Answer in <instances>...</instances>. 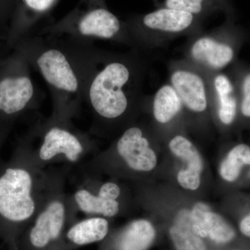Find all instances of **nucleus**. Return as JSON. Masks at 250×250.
<instances>
[{"mask_svg":"<svg viewBox=\"0 0 250 250\" xmlns=\"http://www.w3.org/2000/svg\"><path fill=\"white\" fill-rule=\"evenodd\" d=\"M146 72L136 49L129 53L94 49L83 94L92 117L91 134L105 136L133 123L143 101Z\"/></svg>","mask_w":250,"mask_h":250,"instance_id":"f257e3e1","label":"nucleus"},{"mask_svg":"<svg viewBox=\"0 0 250 250\" xmlns=\"http://www.w3.org/2000/svg\"><path fill=\"white\" fill-rule=\"evenodd\" d=\"M94 49L90 42L37 33L20 39L11 48L22 53L48 85L52 113L72 121L83 103Z\"/></svg>","mask_w":250,"mask_h":250,"instance_id":"f03ea898","label":"nucleus"},{"mask_svg":"<svg viewBox=\"0 0 250 250\" xmlns=\"http://www.w3.org/2000/svg\"><path fill=\"white\" fill-rule=\"evenodd\" d=\"M70 169L41 167L24 141H18L11 159L0 165V238L7 249Z\"/></svg>","mask_w":250,"mask_h":250,"instance_id":"7ed1b4c3","label":"nucleus"},{"mask_svg":"<svg viewBox=\"0 0 250 250\" xmlns=\"http://www.w3.org/2000/svg\"><path fill=\"white\" fill-rule=\"evenodd\" d=\"M22 139L36 164L42 167L83 164L97 150L96 142L89 134L75 127L72 120L53 113L31 126Z\"/></svg>","mask_w":250,"mask_h":250,"instance_id":"20e7f679","label":"nucleus"},{"mask_svg":"<svg viewBox=\"0 0 250 250\" xmlns=\"http://www.w3.org/2000/svg\"><path fill=\"white\" fill-rule=\"evenodd\" d=\"M66 179L59 182L35 216L8 250H58L67 229L77 221V210Z\"/></svg>","mask_w":250,"mask_h":250,"instance_id":"39448f33","label":"nucleus"},{"mask_svg":"<svg viewBox=\"0 0 250 250\" xmlns=\"http://www.w3.org/2000/svg\"><path fill=\"white\" fill-rule=\"evenodd\" d=\"M37 34L63 36L80 42L109 41L132 47L126 22L109 11L107 6L81 0L76 7L55 22L41 28Z\"/></svg>","mask_w":250,"mask_h":250,"instance_id":"423d86ee","label":"nucleus"},{"mask_svg":"<svg viewBox=\"0 0 250 250\" xmlns=\"http://www.w3.org/2000/svg\"><path fill=\"white\" fill-rule=\"evenodd\" d=\"M147 134L142 125L131 123L110 149L95 154L82 164L83 173L100 176L125 170L131 174H141L154 170L157 156Z\"/></svg>","mask_w":250,"mask_h":250,"instance_id":"0eeeda50","label":"nucleus"},{"mask_svg":"<svg viewBox=\"0 0 250 250\" xmlns=\"http://www.w3.org/2000/svg\"><path fill=\"white\" fill-rule=\"evenodd\" d=\"M39 106V95L27 59L16 49L0 58V121L13 127Z\"/></svg>","mask_w":250,"mask_h":250,"instance_id":"6e6552de","label":"nucleus"},{"mask_svg":"<svg viewBox=\"0 0 250 250\" xmlns=\"http://www.w3.org/2000/svg\"><path fill=\"white\" fill-rule=\"evenodd\" d=\"M125 22L136 50L161 47L181 36L190 37L202 31L200 17L167 8L132 16Z\"/></svg>","mask_w":250,"mask_h":250,"instance_id":"1a4fd4ad","label":"nucleus"},{"mask_svg":"<svg viewBox=\"0 0 250 250\" xmlns=\"http://www.w3.org/2000/svg\"><path fill=\"white\" fill-rule=\"evenodd\" d=\"M229 27L190 36L184 47V59L208 72H221L235 58L236 45Z\"/></svg>","mask_w":250,"mask_h":250,"instance_id":"9d476101","label":"nucleus"},{"mask_svg":"<svg viewBox=\"0 0 250 250\" xmlns=\"http://www.w3.org/2000/svg\"><path fill=\"white\" fill-rule=\"evenodd\" d=\"M170 83L179 95L184 113L202 118L210 110L208 74L186 59L168 64Z\"/></svg>","mask_w":250,"mask_h":250,"instance_id":"9b49d317","label":"nucleus"},{"mask_svg":"<svg viewBox=\"0 0 250 250\" xmlns=\"http://www.w3.org/2000/svg\"><path fill=\"white\" fill-rule=\"evenodd\" d=\"M71 195L77 210L88 216L112 218L121 210L123 188L113 181H102L98 175L83 173Z\"/></svg>","mask_w":250,"mask_h":250,"instance_id":"f8f14e48","label":"nucleus"},{"mask_svg":"<svg viewBox=\"0 0 250 250\" xmlns=\"http://www.w3.org/2000/svg\"><path fill=\"white\" fill-rule=\"evenodd\" d=\"M59 0H18L11 25L6 46L11 50L20 39L32 34L36 27L49 17Z\"/></svg>","mask_w":250,"mask_h":250,"instance_id":"ddd939ff","label":"nucleus"},{"mask_svg":"<svg viewBox=\"0 0 250 250\" xmlns=\"http://www.w3.org/2000/svg\"><path fill=\"white\" fill-rule=\"evenodd\" d=\"M156 238L155 227L145 218L136 219L101 242L98 250H149Z\"/></svg>","mask_w":250,"mask_h":250,"instance_id":"4468645a","label":"nucleus"},{"mask_svg":"<svg viewBox=\"0 0 250 250\" xmlns=\"http://www.w3.org/2000/svg\"><path fill=\"white\" fill-rule=\"evenodd\" d=\"M190 220L192 231L202 239L219 246L229 244L236 239L237 233L232 225L206 204L200 202L194 206L190 210Z\"/></svg>","mask_w":250,"mask_h":250,"instance_id":"2eb2a0df","label":"nucleus"},{"mask_svg":"<svg viewBox=\"0 0 250 250\" xmlns=\"http://www.w3.org/2000/svg\"><path fill=\"white\" fill-rule=\"evenodd\" d=\"M207 72L209 84L210 110L213 109L220 125L230 126L236 120L239 106L236 86L231 79L223 72Z\"/></svg>","mask_w":250,"mask_h":250,"instance_id":"dca6fc26","label":"nucleus"},{"mask_svg":"<svg viewBox=\"0 0 250 250\" xmlns=\"http://www.w3.org/2000/svg\"><path fill=\"white\" fill-rule=\"evenodd\" d=\"M108 219L88 216L77 220L67 229L58 250H75L81 247L101 243L111 232Z\"/></svg>","mask_w":250,"mask_h":250,"instance_id":"f3484780","label":"nucleus"},{"mask_svg":"<svg viewBox=\"0 0 250 250\" xmlns=\"http://www.w3.org/2000/svg\"><path fill=\"white\" fill-rule=\"evenodd\" d=\"M168 147L174 155L187 164V168L179 170L177 174L179 185L187 190H197L201 184V174L204 169L203 160L198 149L182 134L172 136Z\"/></svg>","mask_w":250,"mask_h":250,"instance_id":"a211bd4d","label":"nucleus"},{"mask_svg":"<svg viewBox=\"0 0 250 250\" xmlns=\"http://www.w3.org/2000/svg\"><path fill=\"white\" fill-rule=\"evenodd\" d=\"M149 101L154 121L161 126L172 124L184 113L182 101L170 83L161 85Z\"/></svg>","mask_w":250,"mask_h":250,"instance_id":"6ab92c4d","label":"nucleus"},{"mask_svg":"<svg viewBox=\"0 0 250 250\" xmlns=\"http://www.w3.org/2000/svg\"><path fill=\"white\" fill-rule=\"evenodd\" d=\"M168 233L175 250H208L205 240L192 230L190 210L182 209L177 213Z\"/></svg>","mask_w":250,"mask_h":250,"instance_id":"aec40b11","label":"nucleus"},{"mask_svg":"<svg viewBox=\"0 0 250 250\" xmlns=\"http://www.w3.org/2000/svg\"><path fill=\"white\" fill-rule=\"evenodd\" d=\"M245 166H250V147L245 143H240L228 152L220 164V176L226 182H235Z\"/></svg>","mask_w":250,"mask_h":250,"instance_id":"412c9836","label":"nucleus"},{"mask_svg":"<svg viewBox=\"0 0 250 250\" xmlns=\"http://www.w3.org/2000/svg\"><path fill=\"white\" fill-rule=\"evenodd\" d=\"M161 8L184 11L199 17L220 10L214 0H163Z\"/></svg>","mask_w":250,"mask_h":250,"instance_id":"4be33fe9","label":"nucleus"},{"mask_svg":"<svg viewBox=\"0 0 250 250\" xmlns=\"http://www.w3.org/2000/svg\"><path fill=\"white\" fill-rule=\"evenodd\" d=\"M18 1V0H0V42L4 44H6L10 25Z\"/></svg>","mask_w":250,"mask_h":250,"instance_id":"5701e85b","label":"nucleus"},{"mask_svg":"<svg viewBox=\"0 0 250 250\" xmlns=\"http://www.w3.org/2000/svg\"><path fill=\"white\" fill-rule=\"evenodd\" d=\"M240 111L242 116L250 119V72H247L240 82Z\"/></svg>","mask_w":250,"mask_h":250,"instance_id":"b1692460","label":"nucleus"},{"mask_svg":"<svg viewBox=\"0 0 250 250\" xmlns=\"http://www.w3.org/2000/svg\"><path fill=\"white\" fill-rule=\"evenodd\" d=\"M240 232L247 238H250V214L241 219L238 225Z\"/></svg>","mask_w":250,"mask_h":250,"instance_id":"393cba45","label":"nucleus"},{"mask_svg":"<svg viewBox=\"0 0 250 250\" xmlns=\"http://www.w3.org/2000/svg\"><path fill=\"white\" fill-rule=\"evenodd\" d=\"M11 129H12V127L5 125L4 123H3L2 122L0 121V150H1V148L2 147L5 141H6V138L9 136ZM2 163L3 162H1V159H0V165H1Z\"/></svg>","mask_w":250,"mask_h":250,"instance_id":"a878e982","label":"nucleus"},{"mask_svg":"<svg viewBox=\"0 0 250 250\" xmlns=\"http://www.w3.org/2000/svg\"><path fill=\"white\" fill-rule=\"evenodd\" d=\"M214 1L218 4L220 10H223L228 13L231 11V6L229 2V0H214Z\"/></svg>","mask_w":250,"mask_h":250,"instance_id":"bb28decb","label":"nucleus"},{"mask_svg":"<svg viewBox=\"0 0 250 250\" xmlns=\"http://www.w3.org/2000/svg\"><path fill=\"white\" fill-rule=\"evenodd\" d=\"M10 51L11 50L8 49V47H6V45H5L4 43L0 42V58L2 57L3 56H4L5 54L9 53Z\"/></svg>","mask_w":250,"mask_h":250,"instance_id":"cd10ccee","label":"nucleus"},{"mask_svg":"<svg viewBox=\"0 0 250 250\" xmlns=\"http://www.w3.org/2000/svg\"><path fill=\"white\" fill-rule=\"evenodd\" d=\"M231 250H242V249H233Z\"/></svg>","mask_w":250,"mask_h":250,"instance_id":"c85d7f7f","label":"nucleus"}]
</instances>
